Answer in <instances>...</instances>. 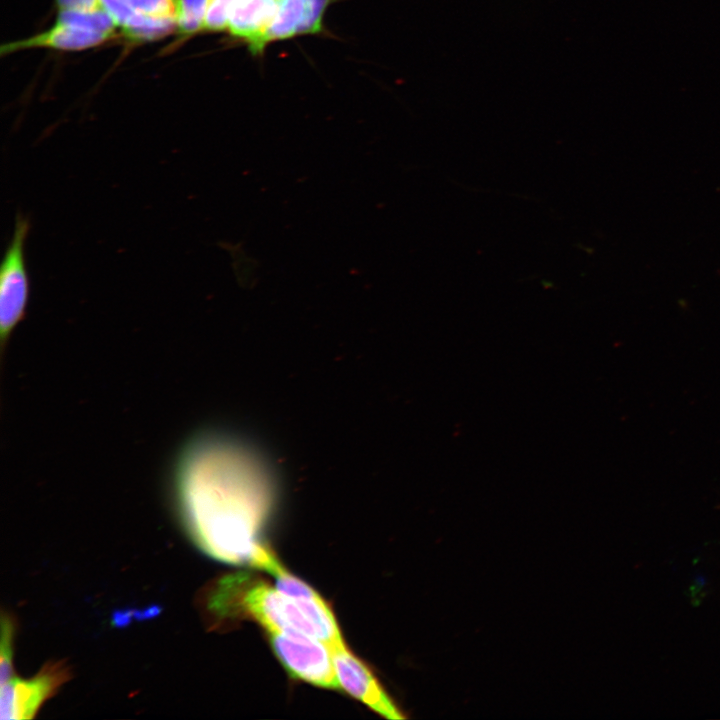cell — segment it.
I'll use <instances>...</instances> for the list:
<instances>
[{"label":"cell","instance_id":"obj_1","mask_svg":"<svg viewBox=\"0 0 720 720\" xmlns=\"http://www.w3.org/2000/svg\"><path fill=\"white\" fill-rule=\"evenodd\" d=\"M177 507L187 532L207 555L250 565L275 506L271 473L236 440L201 434L181 450L174 470Z\"/></svg>","mask_w":720,"mask_h":720},{"label":"cell","instance_id":"obj_2","mask_svg":"<svg viewBox=\"0 0 720 720\" xmlns=\"http://www.w3.org/2000/svg\"><path fill=\"white\" fill-rule=\"evenodd\" d=\"M201 607L214 626L253 620L266 632L302 633L318 639L314 625L294 599L247 572L216 579L202 593Z\"/></svg>","mask_w":720,"mask_h":720},{"label":"cell","instance_id":"obj_3","mask_svg":"<svg viewBox=\"0 0 720 720\" xmlns=\"http://www.w3.org/2000/svg\"><path fill=\"white\" fill-rule=\"evenodd\" d=\"M30 231L29 217L15 216L14 228L0 267V331L2 343L23 319L29 298V275L25 245Z\"/></svg>","mask_w":720,"mask_h":720},{"label":"cell","instance_id":"obj_4","mask_svg":"<svg viewBox=\"0 0 720 720\" xmlns=\"http://www.w3.org/2000/svg\"><path fill=\"white\" fill-rule=\"evenodd\" d=\"M275 655L294 678L318 687L338 689L330 648L302 633L266 632Z\"/></svg>","mask_w":720,"mask_h":720},{"label":"cell","instance_id":"obj_5","mask_svg":"<svg viewBox=\"0 0 720 720\" xmlns=\"http://www.w3.org/2000/svg\"><path fill=\"white\" fill-rule=\"evenodd\" d=\"M70 678L63 662L46 664L31 679L11 677L1 683V719H30Z\"/></svg>","mask_w":720,"mask_h":720},{"label":"cell","instance_id":"obj_6","mask_svg":"<svg viewBox=\"0 0 720 720\" xmlns=\"http://www.w3.org/2000/svg\"><path fill=\"white\" fill-rule=\"evenodd\" d=\"M330 650L340 687L385 718H405L373 673L346 645Z\"/></svg>","mask_w":720,"mask_h":720},{"label":"cell","instance_id":"obj_7","mask_svg":"<svg viewBox=\"0 0 720 720\" xmlns=\"http://www.w3.org/2000/svg\"><path fill=\"white\" fill-rule=\"evenodd\" d=\"M111 36L95 32L73 24L55 21L46 31L26 39L3 44L0 47L2 56L30 48H52L58 50L77 51L98 46Z\"/></svg>","mask_w":720,"mask_h":720},{"label":"cell","instance_id":"obj_8","mask_svg":"<svg viewBox=\"0 0 720 720\" xmlns=\"http://www.w3.org/2000/svg\"><path fill=\"white\" fill-rule=\"evenodd\" d=\"M279 3L280 0H238L231 11L227 29L232 36L245 40L249 49L258 54L262 36Z\"/></svg>","mask_w":720,"mask_h":720},{"label":"cell","instance_id":"obj_9","mask_svg":"<svg viewBox=\"0 0 720 720\" xmlns=\"http://www.w3.org/2000/svg\"><path fill=\"white\" fill-rule=\"evenodd\" d=\"M102 7L122 30L133 26L141 15L177 21L179 0H100Z\"/></svg>","mask_w":720,"mask_h":720},{"label":"cell","instance_id":"obj_10","mask_svg":"<svg viewBox=\"0 0 720 720\" xmlns=\"http://www.w3.org/2000/svg\"><path fill=\"white\" fill-rule=\"evenodd\" d=\"M307 0H280L277 12L264 32L260 51L267 43L305 34Z\"/></svg>","mask_w":720,"mask_h":720},{"label":"cell","instance_id":"obj_11","mask_svg":"<svg viewBox=\"0 0 720 720\" xmlns=\"http://www.w3.org/2000/svg\"><path fill=\"white\" fill-rule=\"evenodd\" d=\"M56 21L73 24L111 37L118 27L113 17L104 8L92 11H58Z\"/></svg>","mask_w":720,"mask_h":720},{"label":"cell","instance_id":"obj_12","mask_svg":"<svg viewBox=\"0 0 720 720\" xmlns=\"http://www.w3.org/2000/svg\"><path fill=\"white\" fill-rule=\"evenodd\" d=\"M211 0H179L176 29L182 39L204 30Z\"/></svg>","mask_w":720,"mask_h":720},{"label":"cell","instance_id":"obj_13","mask_svg":"<svg viewBox=\"0 0 720 720\" xmlns=\"http://www.w3.org/2000/svg\"><path fill=\"white\" fill-rule=\"evenodd\" d=\"M1 636V683L13 677L12 651L15 633V623L8 615L2 616Z\"/></svg>","mask_w":720,"mask_h":720},{"label":"cell","instance_id":"obj_14","mask_svg":"<svg viewBox=\"0 0 720 720\" xmlns=\"http://www.w3.org/2000/svg\"><path fill=\"white\" fill-rule=\"evenodd\" d=\"M238 0H211L204 30L219 32L228 27L231 11Z\"/></svg>","mask_w":720,"mask_h":720},{"label":"cell","instance_id":"obj_15","mask_svg":"<svg viewBox=\"0 0 720 720\" xmlns=\"http://www.w3.org/2000/svg\"><path fill=\"white\" fill-rule=\"evenodd\" d=\"M58 11H92L103 8L100 0H55Z\"/></svg>","mask_w":720,"mask_h":720}]
</instances>
